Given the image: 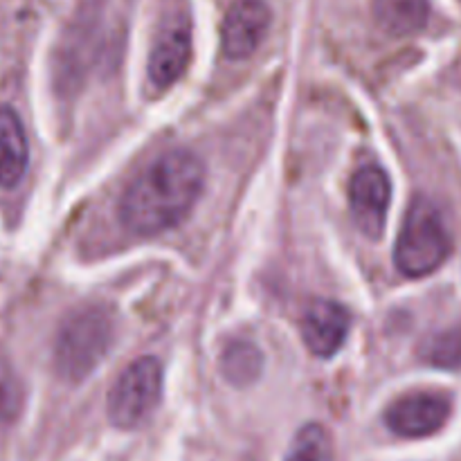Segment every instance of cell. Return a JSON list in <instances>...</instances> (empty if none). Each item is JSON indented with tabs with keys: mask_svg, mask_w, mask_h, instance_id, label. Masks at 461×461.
<instances>
[{
	"mask_svg": "<svg viewBox=\"0 0 461 461\" xmlns=\"http://www.w3.org/2000/svg\"><path fill=\"white\" fill-rule=\"evenodd\" d=\"M205 185L201 158L169 149L144 167L124 189L120 219L135 234H160L178 225L196 205Z\"/></svg>",
	"mask_w": 461,
	"mask_h": 461,
	"instance_id": "6da1fadb",
	"label": "cell"
},
{
	"mask_svg": "<svg viewBox=\"0 0 461 461\" xmlns=\"http://www.w3.org/2000/svg\"><path fill=\"white\" fill-rule=\"evenodd\" d=\"M115 338V320L102 306H88L63 322L54 345V367L68 383H81L95 372Z\"/></svg>",
	"mask_w": 461,
	"mask_h": 461,
	"instance_id": "7a4b0ae2",
	"label": "cell"
},
{
	"mask_svg": "<svg viewBox=\"0 0 461 461\" xmlns=\"http://www.w3.org/2000/svg\"><path fill=\"white\" fill-rule=\"evenodd\" d=\"M450 234L439 207L426 196H417L405 212L394 248V264L405 277L435 273L450 255Z\"/></svg>",
	"mask_w": 461,
	"mask_h": 461,
	"instance_id": "3957f363",
	"label": "cell"
},
{
	"mask_svg": "<svg viewBox=\"0 0 461 461\" xmlns=\"http://www.w3.org/2000/svg\"><path fill=\"white\" fill-rule=\"evenodd\" d=\"M162 396V365L153 356L133 360L108 394V419L117 428H135L153 412Z\"/></svg>",
	"mask_w": 461,
	"mask_h": 461,
	"instance_id": "277c9868",
	"label": "cell"
},
{
	"mask_svg": "<svg viewBox=\"0 0 461 461\" xmlns=\"http://www.w3.org/2000/svg\"><path fill=\"white\" fill-rule=\"evenodd\" d=\"M192 59V21L185 7H171L162 18L149 54V81L169 88L183 77Z\"/></svg>",
	"mask_w": 461,
	"mask_h": 461,
	"instance_id": "5b68a950",
	"label": "cell"
},
{
	"mask_svg": "<svg viewBox=\"0 0 461 461\" xmlns=\"http://www.w3.org/2000/svg\"><path fill=\"white\" fill-rule=\"evenodd\" d=\"M392 201V183L385 169L378 165H365L351 176L349 207L354 223L369 239H381L385 230L387 210Z\"/></svg>",
	"mask_w": 461,
	"mask_h": 461,
	"instance_id": "8992f818",
	"label": "cell"
},
{
	"mask_svg": "<svg viewBox=\"0 0 461 461\" xmlns=\"http://www.w3.org/2000/svg\"><path fill=\"white\" fill-rule=\"evenodd\" d=\"M453 403L439 392H417L396 399L387 408L385 423L394 435L405 439H421L435 435L450 419Z\"/></svg>",
	"mask_w": 461,
	"mask_h": 461,
	"instance_id": "52a82bcc",
	"label": "cell"
},
{
	"mask_svg": "<svg viewBox=\"0 0 461 461\" xmlns=\"http://www.w3.org/2000/svg\"><path fill=\"white\" fill-rule=\"evenodd\" d=\"M270 25V7L264 0H234L221 25V48L225 57L248 59L264 41Z\"/></svg>",
	"mask_w": 461,
	"mask_h": 461,
	"instance_id": "ba28073f",
	"label": "cell"
},
{
	"mask_svg": "<svg viewBox=\"0 0 461 461\" xmlns=\"http://www.w3.org/2000/svg\"><path fill=\"white\" fill-rule=\"evenodd\" d=\"M349 329V311L331 300L311 302L302 318V338L311 354L320 356V358H331L345 345Z\"/></svg>",
	"mask_w": 461,
	"mask_h": 461,
	"instance_id": "9c48e42d",
	"label": "cell"
},
{
	"mask_svg": "<svg viewBox=\"0 0 461 461\" xmlns=\"http://www.w3.org/2000/svg\"><path fill=\"white\" fill-rule=\"evenodd\" d=\"M30 162V147L18 113L0 106V187L12 189L23 180Z\"/></svg>",
	"mask_w": 461,
	"mask_h": 461,
	"instance_id": "30bf717a",
	"label": "cell"
},
{
	"mask_svg": "<svg viewBox=\"0 0 461 461\" xmlns=\"http://www.w3.org/2000/svg\"><path fill=\"white\" fill-rule=\"evenodd\" d=\"M378 27L392 36H412L428 25L430 0H374Z\"/></svg>",
	"mask_w": 461,
	"mask_h": 461,
	"instance_id": "8fae6325",
	"label": "cell"
},
{
	"mask_svg": "<svg viewBox=\"0 0 461 461\" xmlns=\"http://www.w3.org/2000/svg\"><path fill=\"white\" fill-rule=\"evenodd\" d=\"M261 367H264V358H261L259 349L252 342H232V345L225 347L223 356H221L223 376L237 387H246L255 383L259 378Z\"/></svg>",
	"mask_w": 461,
	"mask_h": 461,
	"instance_id": "7c38bea8",
	"label": "cell"
},
{
	"mask_svg": "<svg viewBox=\"0 0 461 461\" xmlns=\"http://www.w3.org/2000/svg\"><path fill=\"white\" fill-rule=\"evenodd\" d=\"M419 354L432 367L461 369V327L446 329L426 338Z\"/></svg>",
	"mask_w": 461,
	"mask_h": 461,
	"instance_id": "4fadbf2b",
	"label": "cell"
},
{
	"mask_svg": "<svg viewBox=\"0 0 461 461\" xmlns=\"http://www.w3.org/2000/svg\"><path fill=\"white\" fill-rule=\"evenodd\" d=\"M284 461H333L331 439H329L327 430L318 423H309L302 428Z\"/></svg>",
	"mask_w": 461,
	"mask_h": 461,
	"instance_id": "5bb4252c",
	"label": "cell"
},
{
	"mask_svg": "<svg viewBox=\"0 0 461 461\" xmlns=\"http://www.w3.org/2000/svg\"><path fill=\"white\" fill-rule=\"evenodd\" d=\"M18 399H21V392L16 390V381L0 378V419L3 421H12L16 417Z\"/></svg>",
	"mask_w": 461,
	"mask_h": 461,
	"instance_id": "9a60e30c",
	"label": "cell"
}]
</instances>
